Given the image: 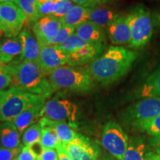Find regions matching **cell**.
<instances>
[{
	"label": "cell",
	"instance_id": "6da1fadb",
	"mask_svg": "<svg viewBox=\"0 0 160 160\" xmlns=\"http://www.w3.org/2000/svg\"><path fill=\"white\" fill-rule=\"evenodd\" d=\"M137 57L134 51L120 46H111L91 62L88 70L94 80L102 85H109L125 75Z\"/></svg>",
	"mask_w": 160,
	"mask_h": 160
},
{
	"label": "cell",
	"instance_id": "7a4b0ae2",
	"mask_svg": "<svg viewBox=\"0 0 160 160\" xmlns=\"http://www.w3.org/2000/svg\"><path fill=\"white\" fill-rule=\"evenodd\" d=\"M4 71L13 77V85L28 93L42 96L47 99L53 90L48 76L36 62L22 61L13 65L3 66Z\"/></svg>",
	"mask_w": 160,
	"mask_h": 160
},
{
	"label": "cell",
	"instance_id": "3957f363",
	"mask_svg": "<svg viewBox=\"0 0 160 160\" xmlns=\"http://www.w3.org/2000/svg\"><path fill=\"white\" fill-rule=\"evenodd\" d=\"M48 77L53 91L65 89L88 92L94 87V79L88 70L62 66L52 71Z\"/></svg>",
	"mask_w": 160,
	"mask_h": 160
},
{
	"label": "cell",
	"instance_id": "277c9868",
	"mask_svg": "<svg viewBox=\"0 0 160 160\" xmlns=\"http://www.w3.org/2000/svg\"><path fill=\"white\" fill-rule=\"evenodd\" d=\"M42 96L28 93L15 86L6 90L0 100V122H11L31 106L45 100Z\"/></svg>",
	"mask_w": 160,
	"mask_h": 160
},
{
	"label": "cell",
	"instance_id": "5b68a950",
	"mask_svg": "<svg viewBox=\"0 0 160 160\" xmlns=\"http://www.w3.org/2000/svg\"><path fill=\"white\" fill-rule=\"evenodd\" d=\"M127 17L131 33L129 47L142 48L151 41L154 30L151 12L142 5H138L130 11Z\"/></svg>",
	"mask_w": 160,
	"mask_h": 160
},
{
	"label": "cell",
	"instance_id": "8992f818",
	"mask_svg": "<svg viewBox=\"0 0 160 160\" xmlns=\"http://www.w3.org/2000/svg\"><path fill=\"white\" fill-rule=\"evenodd\" d=\"M102 144L116 159L123 160L128 145V137L119 124L111 121L103 128Z\"/></svg>",
	"mask_w": 160,
	"mask_h": 160
},
{
	"label": "cell",
	"instance_id": "52a82bcc",
	"mask_svg": "<svg viewBox=\"0 0 160 160\" xmlns=\"http://www.w3.org/2000/svg\"><path fill=\"white\" fill-rule=\"evenodd\" d=\"M27 17L15 3H0V28L5 37L12 38L22 32Z\"/></svg>",
	"mask_w": 160,
	"mask_h": 160
},
{
	"label": "cell",
	"instance_id": "ba28073f",
	"mask_svg": "<svg viewBox=\"0 0 160 160\" xmlns=\"http://www.w3.org/2000/svg\"><path fill=\"white\" fill-rule=\"evenodd\" d=\"M57 151L65 153L71 160H97L101 152L97 144L80 133L69 143L62 145Z\"/></svg>",
	"mask_w": 160,
	"mask_h": 160
},
{
	"label": "cell",
	"instance_id": "9c48e42d",
	"mask_svg": "<svg viewBox=\"0 0 160 160\" xmlns=\"http://www.w3.org/2000/svg\"><path fill=\"white\" fill-rule=\"evenodd\" d=\"M77 113V105L69 100L53 99L45 102L41 118L45 117L55 122H65L75 128Z\"/></svg>",
	"mask_w": 160,
	"mask_h": 160
},
{
	"label": "cell",
	"instance_id": "30bf717a",
	"mask_svg": "<svg viewBox=\"0 0 160 160\" xmlns=\"http://www.w3.org/2000/svg\"><path fill=\"white\" fill-rule=\"evenodd\" d=\"M159 115L160 97L145 98L128 108L123 114V119L133 125Z\"/></svg>",
	"mask_w": 160,
	"mask_h": 160
},
{
	"label": "cell",
	"instance_id": "8fae6325",
	"mask_svg": "<svg viewBox=\"0 0 160 160\" xmlns=\"http://www.w3.org/2000/svg\"><path fill=\"white\" fill-rule=\"evenodd\" d=\"M69 55L63 51L59 46L44 45L41 47V52L38 64L43 71L48 76L58 68L68 64Z\"/></svg>",
	"mask_w": 160,
	"mask_h": 160
},
{
	"label": "cell",
	"instance_id": "7c38bea8",
	"mask_svg": "<svg viewBox=\"0 0 160 160\" xmlns=\"http://www.w3.org/2000/svg\"><path fill=\"white\" fill-rule=\"evenodd\" d=\"M62 25L60 19L52 16L40 18L33 28V34L40 46L51 45Z\"/></svg>",
	"mask_w": 160,
	"mask_h": 160
},
{
	"label": "cell",
	"instance_id": "4fadbf2b",
	"mask_svg": "<svg viewBox=\"0 0 160 160\" xmlns=\"http://www.w3.org/2000/svg\"><path fill=\"white\" fill-rule=\"evenodd\" d=\"M107 32L110 40L113 45L130 44L131 33L127 16L119 15L108 26Z\"/></svg>",
	"mask_w": 160,
	"mask_h": 160
},
{
	"label": "cell",
	"instance_id": "5bb4252c",
	"mask_svg": "<svg viewBox=\"0 0 160 160\" xmlns=\"http://www.w3.org/2000/svg\"><path fill=\"white\" fill-rule=\"evenodd\" d=\"M75 33L79 38L91 45L104 50L106 45L105 32L102 28L91 22H86L75 29Z\"/></svg>",
	"mask_w": 160,
	"mask_h": 160
},
{
	"label": "cell",
	"instance_id": "9a60e30c",
	"mask_svg": "<svg viewBox=\"0 0 160 160\" xmlns=\"http://www.w3.org/2000/svg\"><path fill=\"white\" fill-rule=\"evenodd\" d=\"M18 38L22 46V61L38 62L41 52V46L34 34H32L28 30H24L19 33Z\"/></svg>",
	"mask_w": 160,
	"mask_h": 160
},
{
	"label": "cell",
	"instance_id": "2e32d148",
	"mask_svg": "<svg viewBox=\"0 0 160 160\" xmlns=\"http://www.w3.org/2000/svg\"><path fill=\"white\" fill-rule=\"evenodd\" d=\"M45 104V100L31 106L11 121L12 124L17 128L20 133H23L28 128L33 125L39 117H41L42 111Z\"/></svg>",
	"mask_w": 160,
	"mask_h": 160
},
{
	"label": "cell",
	"instance_id": "e0dca14e",
	"mask_svg": "<svg viewBox=\"0 0 160 160\" xmlns=\"http://www.w3.org/2000/svg\"><path fill=\"white\" fill-rule=\"evenodd\" d=\"M39 122L42 127L51 126L55 130L62 145L69 143L78 135V133L74 130V127L65 122L51 121L47 118L42 117Z\"/></svg>",
	"mask_w": 160,
	"mask_h": 160
},
{
	"label": "cell",
	"instance_id": "ac0fdd59",
	"mask_svg": "<svg viewBox=\"0 0 160 160\" xmlns=\"http://www.w3.org/2000/svg\"><path fill=\"white\" fill-rule=\"evenodd\" d=\"M20 134L11 122L0 123V147L8 149L17 148L20 144Z\"/></svg>",
	"mask_w": 160,
	"mask_h": 160
},
{
	"label": "cell",
	"instance_id": "d6986e66",
	"mask_svg": "<svg viewBox=\"0 0 160 160\" xmlns=\"http://www.w3.org/2000/svg\"><path fill=\"white\" fill-rule=\"evenodd\" d=\"M91 9L85 6L76 5L65 17L60 19V21L63 25L77 28L79 25L89 21Z\"/></svg>",
	"mask_w": 160,
	"mask_h": 160
},
{
	"label": "cell",
	"instance_id": "ffe728a7",
	"mask_svg": "<svg viewBox=\"0 0 160 160\" xmlns=\"http://www.w3.org/2000/svg\"><path fill=\"white\" fill-rule=\"evenodd\" d=\"M139 98L160 97V70L156 69L148 77L137 92Z\"/></svg>",
	"mask_w": 160,
	"mask_h": 160
},
{
	"label": "cell",
	"instance_id": "44dd1931",
	"mask_svg": "<svg viewBox=\"0 0 160 160\" xmlns=\"http://www.w3.org/2000/svg\"><path fill=\"white\" fill-rule=\"evenodd\" d=\"M102 51L103 50L93 45H88L69 54L68 64L71 66H76L93 62Z\"/></svg>",
	"mask_w": 160,
	"mask_h": 160
},
{
	"label": "cell",
	"instance_id": "7402d4cb",
	"mask_svg": "<svg viewBox=\"0 0 160 160\" xmlns=\"http://www.w3.org/2000/svg\"><path fill=\"white\" fill-rule=\"evenodd\" d=\"M119 15L108 8L96 7L91 9L89 21L103 29L104 28H108Z\"/></svg>",
	"mask_w": 160,
	"mask_h": 160
},
{
	"label": "cell",
	"instance_id": "603a6c76",
	"mask_svg": "<svg viewBox=\"0 0 160 160\" xmlns=\"http://www.w3.org/2000/svg\"><path fill=\"white\" fill-rule=\"evenodd\" d=\"M146 153L144 140L140 137L132 138L128 142L123 160H145Z\"/></svg>",
	"mask_w": 160,
	"mask_h": 160
},
{
	"label": "cell",
	"instance_id": "cb8c5ba5",
	"mask_svg": "<svg viewBox=\"0 0 160 160\" xmlns=\"http://www.w3.org/2000/svg\"><path fill=\"white\" fill-rule=\"evenodd\" d=\"M22 52V46L18 37L17 39H8L0 43V53L5 64L11 62L17 56L21 55Z\"/></svg>",
	"mask_w": 160,
	"mask_h": 160
},
{
	"label": "cell",
	"instance_id": "d4e9b609",
	"mask_svg": "<svg viewBox=\"0 0 160 160\" xmlns=\"http://www.w3.org/2000/svg\"><path fill=\"white\" fill-rule=\"evenodd\" d=\"M39 143L43 149H55L57 151L62 146L55 130L51 126L42 127V137Z\"/></svg>",
	"mask_w": 160,
	"mask_h": 160
},
{
	"label": "cell",
	"instance_id": "484cf974",
	"mask_svg": "<svg viewBox=\"0 0 160 160\" xmlns=\"http://www.w3.org/2000/svg\"><path fill=\"white\" fill-rule=\"evenodd\" d=\"M15 4L22 10L31 23H36L40 19L37 0H17Z\"/></svg>",
	"mask_w": 160,
	"mask_h": 160
},
{
	"label": "cell",
	"instance_id": "4316f807",
	"mask_svg": "<svg viewBox=\"0 0 160 160\" xmlns=\"http://www.w3.org/2000/svg\"><path fill=\"white\" fill-rule=\"evenodd\" d=\"M136 129L145 132L152 137L160 136V115L151 119L139 122L132 125Z\"/></svg>",
	"mask_w": 160,
	"mask_h": 160
},
{
	"label": "cell",
	"instance_id": "83f0119b",
	"mask_svg": "<svg viewBox=\"0 0 160 160\" xmlns=\"http://www.w3.org/2000/svg\"><path fill=\"white\" fill-rule=\"evenodd\" d=\"M90 45L91 44L86 42L85 41H84L83 39L79 38L74 33L71 37L68 38L67 39L65 40L63 42H62L60 45L57 46H59L63 51H65V53H67L69 55L71 53H73V52L77 51L78 50L82 48L86 47V46Z\"/></svg>",
	"mask_w": 160,
	"mask_h": 160
},
{
	"label": "cell",
	"instance_id": "f1b7e54d",
	"mask_svg": "<svg viewBox=\"0 0 160 160\" xmlns=\"http://www.w3.org/2000/svg\"><path fill=\"white\" fill-rule=\"evenodd\" d=\"M42 137V126L39 123L33 124L28 128L22 134V144L24 146H31L39 143Z\"/></svg>",
	"mask_w": 160,
	"mask_h": 160
},
{
	"label": "cell",
	"instance_id": "f546056e",
	"mask_svg": "<svg viewBox=\"0 0 160 160\" xmlns=\"http://www.w3.org/2000/svg\"><path fill=\"white\" fill-rule=\"evenodd\" d=\"M76 5L68 0H56L52 17L62 19L65 17Z\"/></svg>",
	"mask_w": 160,
	"mask_h": 160
},
{
	"label": "cell",
	"instance_id": "4dcf8cb0",
	"mask_svg": "<svg viewBox=\"0 0 160 160\" xmlns=\"http://www.w3.org/2000/svg\"><path fill=\"white\" fill-rule=\"evenodd\" d=\"M74 28L71 27L68 25H62L60 28L57 34L56 35L54 39H53L51 45H59L62 42H63L65 40H66L69 37H71L72 34L75 33Z\"/></svg>",
	"mask_w": 160,
	"mask_h": 160
},
{
	"label": "cell",
	"instance_id": "1f68e13d",
	"mask_svg": "<svg viewBox=\"0 0 160 160\" xmlns=\"http://www.w3.org/2000/svg\"><path fill=\"white\" fill-rule=\"evenodd\" d=\"M56 0H37L40 18L51 16Z\"/></svg>",
	"mask_w": 160,
	"mask_h": 160
},
{
	"label": "cell",
	"instance_id": "d6a6232c",
	"mask_svg": "<svg viewBox=\"0 0 160 160\" xmlns=\"http://www.w3.org/2000/svg\"><path fill=\"white\" fill-rule=\"evenodd\" d=\"M22 148V145H20L17 148L14 149H8L0 147V160H13L19 155Z\"/></svg>",
	"mask_w": 160,
	"mask_h": 160
},
{
	"label": "cell",
	"instance_id": "836d02e7",
	"mask_svg": "<svg viewBox=\"0 0 160 160\" xmlns=\"http://www.w3.org/2000/svg\"><path fill=\"white\" fill-rule=\"evenodd\" d=\"M38 156L30 146H24L17 157L18 160H37Z\"/></svg>",
	"mask_w": 160,
	"mask_h": 160
},
{
	"label": "cell",
	"instance_id": "e575fe53",
	"mask_svg": "<svg viewBox=\"0 0 160 160\" xmlns=\"http://www.w3.org/2000/svg\"><path fill=\"white\" fill-rule=\"evenodd\" d=\"M13 85V77L10 73L4 71L3 67L0 71V91L8 88L9 86Z\"/></svg>",
	"mask_w": 160,
	"mask_h": 160
},
{
	"label": "cell",
	"instance_id": "d590c367",
	"mask_svg": "<svg viewBox=\"0 0 160 160\" xmlns=\"http://www.w3.org/2000/svg\"><path fill=\"white\" fill-rule=\"evenodd\" d=\"M37 160H59V153L55 149H43Z\"/></svg>",
	"mask_w": 160,
	"mask_h": 160
},
{
	"label": "cell",
	"instance_id": "8d00e7d4",
	"mask_svg": "<svg viewBox=\"0 0 160 160\" xmlns=\"http://www.w3.org/2000/svg\"><path fill=\"white\" fill-rule=\"evenodd\" d=\"M72 2L77 4L78 5H82L85 6V7L91 8H93L98 7L99 5H100L102 2L105 0H68Z\"/></svg>",
	"mask_w": 160,
	"mask_h": 160
},
{
	"label": "cell",
	"instance_id": "74e56055",
	"mask_svg": "<svg viewBox=\"0 0 160 160\" xmlns=\"http://www.w3.org/2000/svg\"><path fill=\"white\" fill-rule=\"evenodd\" d=\"M151 14L154 30L157 33H160V8L153 10Z\"/></svg>",
	"mask_w": 160,
	"mask_h": 160
},
{
	"label": "cell",
	"instance_id": "f35d334b",
	"mask_svg": "<svg viewBox=\"0 0 160 160\" xmlns=\"http://www.w3.org/2000/svg\"><path fill=\"white\" fill-rule=\"evenodd\" d=\"M150 145L154 151V153L160 156V136L152 137L150 139Z\"/></svg>",
	"mask_w": 160,
	"mask_h": 160
},
{
	"label": "cell",
	"instance_id": "ab89813d",
	"mask_svg": "<svg viewBox=\"0 0 160 160\" xmlns=\"http://www.w3.org/2000/svg\"><path fill=\"white\" fill-rule=\"evenodd\" d=\"M145 160H160V156L156 153L150 152V153H146Z\"/></svg>",
	"mask_w": 160,
	"mask_h": 160
},
{
	"label": "cell",
	"instance_id": "60d3db41",
	"mask_svg": "<svg viewBox=\"0 0 160 160\" xmlns=\"http://www.w3.org/2000/svg\"><path fill=\"white\" fill-rule=\"evenodd\" d=\"M58 153H59V160H71L65 153H63V152L59 151Z\"/></svg>",
	"mask_w": 160,
	"mask_h": 160
},
{
	"label": "cell",
	"instance_id": "b9f144b4",
	"mask_svg": "<svg viewBox=\"0 0 160 160\" xmlns=\"http://www.w3.org/2000/svg\"><path fill=\"white\" fill-rule=\"evenodd\" d=\"M5 62H4L3 57H2V53H0V68L3 67V66H5Z\"/></svg>",
	"mask_w": 160,
	"mask_h": 160
},
{
	"label": "cell",
	"instance_id": "7bdbcfd3",
	"mask_svg": "<svg viewBox=\"0 0 160 160\" xmlns=\"http://www.w3.org/2000/svg\"><path fill=\"white\" fill-rule=\"evenodd\" d=\"M17 0H0V3L1 2H12L15 3Z\"/></svg>",
	"mask_w": 160,
	"mask_h": 160
},
{
	"label": "cell",
	"instance_id": "ee69618b",
	"mask_svg": "<svg viewBox=\"0 0 160 160\" xmlns=\"http://www.w3.org/2000/svg\"><path fill=\"white\" fill-rule=\"evenodd\" d=\"M97 160H113V159H111V158H109V157H102V158H99V159H98Z\"/></svg>",
	"mask_w": 160,
	"mask_h": 160
},
{
	"label": "cell",
	"instance_id": "f6af8a7d",
	"mask_svg": "<svg viewBox=\"0 0 160 160\" xmlns=\"http://www.w3.org/2000/svg\"><path fill=\"white\" fill-rule=\"evenodd\" d=\"M4 93H5V91H0V100L2 99V98L3 95H4Z\"/></svg>",
	"mask_w": 160,
	"mask_h": 160
},
{
	"label": "cell",
	"instance_id": "bcb514c9",
	"mask_svg": "<svg viewBox=\"0 0 160 160\" xmlns=\"http://www.w3.org/2000/svg\"><path fill=\"white\" fill-rule=\"evenodd\" d=\"M4 34V33H3V31H2V29H1V28H0V38L2 37V36Z\"/></svg>",
	"mask_w": 160,
	"mask_h": 160
},
{
	"label": "cell",
	"instance_id": "7dc6e473",
	"mask_svg": "<svg viewBox=\"0 0 160 160\" xmlns=\"http://www.w3.org/2000/svg\"><path fill=\"white\" fill-rule=\"evenodd\" d=\"M157 52H158V53H159V54L160 55V45H159V49H158Z\"/></svg>",
	"mask_w": 160,
	"mask_h": 160
},
{
	"label": "cell",
	"instance_id": "c3c4849f",
	"mask_svg": "<svg viewBox=\"0 0 160 160\" xmlns=\"http://www.w3.org/2000/svg\"><path fill=\"white\" fill-rule=\"evenodd\" d=\"M13 160H18V159H17V157H16V158H15V159H13Z\"/></svg>",
	"mask_w": 160,
	"mask_h": 160
},
{
	"label": "cell",
	"instance_id": "681fc988",
	"mask_svg": "<svg viewBox=\"0 0 160 160\" xmlns=\"http://www.w3.org/2000/svg\"><path fill=\"white\" fill-rule=\"evenodd\" d=\"M157 69H159V70H160V65L159 66V68H157Z\"/></svg>",
	"mask_w": 160,
	"mask_h": 160
},
{
	"label": "cell",
	"instance_id": "f907efd6",
	"mask_svg": "<svg viewBox=\"0 0 160 160\" xmlns=\"http://www.w3.org/2000/svg\"><path fill=\"white\" fill-rule=\"evenodd\" d=\"M1 70H2V67H1V68H0V71H1Z\"/></svg>",
	"mask_w": 160,
	"mask_h": 160
}]
</instances>
